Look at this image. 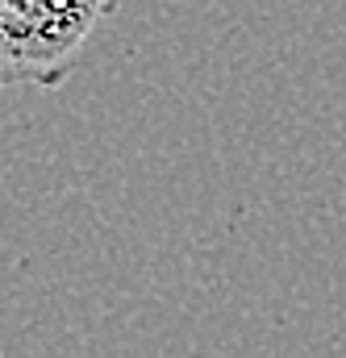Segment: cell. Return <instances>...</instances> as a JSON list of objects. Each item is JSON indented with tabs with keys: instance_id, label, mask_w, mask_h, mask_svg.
I'll use <instances>...</instances> for the list:
<instances>
[{
	"instance_id": "1",
	"label": "cell",
	"mask_w": 346,
	"mask_h": 358,
	"mask_svg": "<svg viewBox=\"0 0 346 358\" xmlns=\"http://www.w3.org/2000/svg\"><path fill=\"white\" fill-rule=\"evenodd\" d=\"M117 0H0V88H59Z\"/></svg>"
}]
</instances>
